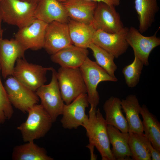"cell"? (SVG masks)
I'll list each match as a JSON object with an SVG mask.
<instances>
[{
    "instance_id": "cell-36",
    "label": "cell",
    "mask_w": 160,
    "mask_h": 160,
    "mask_svg": "<svg viewBox=\"0 0 160 160\" xmlns=\"http://www.w3.org/2000/svg\"><path fill=\"white\" fill-rule=\"evenodd\" d=\"M1 0H0V1H1Z\"/></svg>"
},
{
    "instance_id": "cell-11",
    "label": "cell",
    "mask_w": 160,
    "mask_h": 160,
    "mask_svg": "<svg viewBox=\"0 0 160 160\" xmlns=\"http://www.w3.org/2000/svg\"><path fill=\"white\" fill-rule=\"evenodd\" d=\"M156 32L153 35L144 36L139 30L133 27L129 28L126 39L129 46L132 48L134 55L147 66L149 64L148 58L151 52L160 45V39L156 36Z\"/></svg>"
},
{
    "instance_id": "cell-5",
    "label": "cell",
    "mask_w": 160,
    "mask_h": 160,
    "mask_svg": "<svg viewBox=\"0 0 160 160\" xmlns=\"http://www.w3.org/2000/svg\"><path fill=\"white\" fill-rule=\"evenodd\" d=\"M58 84L65 104L71 103L80 95L87 93V89L79 68L60 67L57 72Z\"/></svg>"
},
{
    "instance_id": "cell-18",
    "label": "cell",
    "mask_w": 160,
    "mask_h": 160,
    "mask_svg": "<svg viewBox=\"0 0 160 160\" xmlns=\"http://www.w3.org/2000/svg\"><path fill=\"white\" fill-rule=\"evenodd\" d=\"M87 49L71 45L51 55L53 62L60 67L68 68H79L88 57Z\"/></svg>"
},
{
    "instance_id": "cell-31",
    "label": "cell",
    "mask_w": 160,
    "mask_h": 160,
    "mask_svg": "<svg viewBox=\"0 0 160 160\" xmlns=\"http://www.w3.org/2000/svg\"><path fill=\"white\" fill-rule=\"evenodd\" d=\"M97 2H101L109 5L115 7L119 5L120 4V0H89Z\"/></svg>"
},
{
    "instance_id": "cell-16",
    "label": "cell",
    "mask_w": 160,
    "mask_h": 160,
    "mask_svg": "<svg viewBox=\"0 0 160 160\" xmlns=\"http://www.w3.org/2000/svg\"><path fill=\"white\" fill-rule=\"evenodd\" d=\"M35 13L36 19L47 24L54 21L68 23L70 19L62 3L57 0H40Z\"/></svg>"
},
{
    "instance_id": "cell-4",
    "label": "cell",
    "mask_w": 160,
    "mask_h": 160,
    "mask_svg": "<svg viewBox=\"0 0 160 160\" xmlns=\"http://www.w3.org/2000/svg\"><path fill=\"white\" fill-rule=\"evenodd\" d=\"M87 89L88 102L90 106L95 108L100 102L97 90L98 85L104 81L116 82L117 78L111 76L95 61L87 57L79 67Z\"/></svg>"
},
{
    "instance_id": "cell-20",
    "label": "cell",
    "mask_w": 160,
    "mask_h": 160,
    "mask_svg": "<svg viewBox=\"0 0 160 160\" xmlns=\"http://www.w3.org/2000/svg\"><path fill=\"white\" fill-rule=\"evenodd\" d=\"M122 109L126 115L129 132L143 133L142 121L140 117L141 106L136 95H128L121 100Z\"/></svg>"
},
{
    "instance_id": "cell-13",
    "label": "cell",
    "mask_w": 160,
    "mask_h": 160,
    "mask_svg": "<svg viewBox=\"0 0 160 160\" xmlns=\"http://www.w3.org/2000/svg\"><path fill=\"white\" fill-rule=\"evenodd\" d=\"M48 24L36 19L30 24L19 29L14 38L26 50L40 49L44 47Z\"/></svg>"
},
{
    "instance_id": "cell-21",
    "label": "cell",
    "mask_w": 160,
    "mask_h": 160,
    "mask_svg": "<svg viewBox=\"0 0 160 160\" xmlns=\"http://www.w3.org/2000/svg\"><path fill=\"white\" fill-rule=\"evenodd\" d=\"M68 24L73 44L79 47L88 48L93 43V36L96 31L92 25L80 22L70 18Z\"/></svg>"
},
{
    "instance_id": "cell-28",
    "label": "cell",
    "mask_w": 160,
    "mask_h": 160,
    "mask_svg": "<svg viewBox=\"0 0 160 160\" xmlns=\"http://www.w3.org/2000/svg\"><path fill=\"white\" fill-rule=\"evenodd\" d=\"M143 65L140 60L134 55V59L132 63L123 68L122 73L125 83L128 87L133 88L137 85Z\"/></svg>"
},
{
    "instance_id": "cell-8",
    "label": "cell",
    "mask_w": 160,
    "mask_h": 160,
    "mask_svg": "<svg viewBox=\"0 0 160 160\" xmlns=\"http://www.w3.org/2000/svg\"><path fill=\"white\" fill-rule=\"evenodd\" d=\"M4 87L12 105L26 113L30 108L38 104L39 98L35 92L31 90L13 76L7 77Z\"/></svg>"
},
{
    "instance_id": "cell-3",
    "label": "cell",
    "mask_w": 160,
    "mask_h": 160,
    "mask_svg": "<svg viewBox=\"0 0 160 160\" xmlns=\"http://www.w3.org/2000/svg\"><path fill=\"white\" fill-rule=\"evenodd\" d=\"M37 5L20 0H1L0 16L4 22L20 28L30 24L36 19Z\"/></svg>"
},
{
    "instance_id": "cell-34",
    "label": "cell",
    "mask_w": 160,
    "mask_h": 160,
    "mask_svg": "<svg viewBox=\"0 0 160 160\" xmlns=\"http://www.w3.org/2000/svg\"><path fill=\"white\" fill-rule=\"evenodd\" d=\"M2 20V19L0 16V38L2 37V35L3 32V30L1 28V21Z\"/></svg>"
},
{
    "instance_id": "cell-25",
    "label": "cell",
    "mask_w": 160,
    "mask_h": 160,
    "mask_svg": "<svg viewBox=\"0 0 160 160\" xmlns=\"http://www.w3.org/2000/svg\"><path fill=\"white\" fill-rule=\"evenodd\" d=\"M14 147L12 158L13 160H53L44 148L31 141Z\"/></svg>"
},
{
    "instance_id": "cell-24",
    "label": "cell",
    "mask_w": 160,
    "mask_h": 160,
    "mask_svg": "<svg viewBox=\"0 0 160 160\" xmlns=\"http://www.w3.org/2000/svg\"><path fill=\"white\" fill-rule=\"evenodd\" d=\"M144 134L153 146L160 151V123L156 116L151 113L145 105L141 107L140 113Z\"/></svg>"
},
{
    "instance_id": "cell-35",
    "label": "cell",
    "mask_w": 160,
    "mask_h": 160,
    "mask_svg": "<svg viewBox=\"0 0 160 160\" xmlns=\"http://www.w3.org/2000/svg\"><path fill=\"white\" fill-rule=\"evenodd\" d=\"M57 0L58 1H59L60 2H62L64 1H66L67 0Z\"/></svg>"
},
{
    "instance_id": "cell-26",
    "label": "cell",
    "mask_w": 160,
    "mask_h": 160,
    "mask_svg": "<svg viewBox=\"0 0 160 160\" xmlns=\"http://www.w3.org/2000/svg\"><path fill=\"white\" fill-rule=\"evenodd\" d=\"M128 143L134 160H151V156L148 148V138L144 134L129 132Z\"/></svg>"
},
{
    "instance_id": "cell-27",
    "label": "cell",
    "mask_w": 160,
    "mask_h": 160,
    "mask_svg": "<svg viewBox=\"0 0 160 160\" xmlns=\"http://www.w3.org/2000/svg\"><path fill=\"white\" fill-rule=\"evenodd\" d=\"M88 48L92 51L96 63L111 76L116 77L115 73L117 68L114 62V56L93 43Z\"/></svg>"
},
{
    "instance_id": "cell-12",
    "label": "cell",
    "mask_w": 160,
    "mask_h": 160,
    "mask_svg": "<svg viewBox=\"0 0 160 160\" xmlns=\"http://www.w3.org/2000/svg\"><path fill=\"white\" fill-rule=\"evenodd\" d=\"M92 24L96 30L111 33L118 32L124 27L115 7L101 2H97Z\"/></svg>"
},
{
    "instance_id": "cell-7",
    "label": "cell",
    "mask_w": 160,
    "mask_h": 160,
    "mask_svg": "<svg viewBox=\"0 0 160 160\" xmlns=\"http://www.w3.org/2000/svg\"><path fill=\"white\" fill-rule=\"evenodd\" d=\"M50 82L44 84L35 92L41 100V104L51 117L53 123L62 115L64 105L59 88L57 72L53 68Z\"/></svg>"
},
{
    "instance_id": "cell-10",
    "label": "cell",
    "mask_w": 160,
    "mask_h": 160,
    "mask_svg": "<svg viewBox=\"0 0 160 160\" xmlns=\"http://www.w3.org/2000/svg\"><path fill=\"white\" fill-rule=\"evenodd\" d=\"M128 29L124 27L114 33L96 30L93 36V43L117 58L126 52L129 46L126 39Z\"/></svg>"
},
{
    "instance_id": "cell-19",
    "label": "cell",
    "mask_w": 160,
    "mask_h": 160,
    "mask_svg": "<svg viewBox=\"0 0 160 160\" xmlns=\"http://www.w3.org/2000/svg\"><path fill=\"white\" fill-rule=\"evenodd\" d=\"M122 109L121 100L117 97L111 96L103 105L105 119L108 125L116 128L122 132H129L127 123Z\"/></svg>"
},
{
    "instance_id": "cell-1",
    "label": "cell",
    "mask_w": 160,
    "mask_h": 160,
    "mask_svg": "<svg viewBox=\"0 0 160 160\" xmlns=\"http://www.w3.org/2000/svg\"><path fill=\"white\" fill-rule=\"evenodd\" d=\"M108 126L100 109L91 106L88 120L82 126L86 130L89 144L96 148L102 160H116L110 148Z\"/></svg>"
},
{
    "instance_id": "cell-2",
    "label": "cell",
    "mask_w": 160,
    "mask_h": 160,
    "mask_svg": "<svg viewBox=\"0 0 160 160\" xmlns=\"http://www.w3.org/2000/svg\"><path fill=\"white\" fill-rule=\"evenodd\" d=\"M27 112L28 116L25 121L17 128L20 132L25 142L44 137L53 123L49 115L41 104L34 105Z\"/></svg>"
},
{
    "instance_id": "cell-32",
    "label": "cell",
    "mask_w": 160,
    "mask_h": 160,
    "mask_svg": "<svg viewBox=\"0 0 160 160\" xmlns=\"http://www.w3.org/2000/svg\"><path fill=\"white\" fill-rule=\"evenodd\" d=\"M86 147L89 150L90 154V159L91 160H95L97 159V156L94 152L95 147L89 144H88Z\"/></svg>"
},
{
    "instance_id": "cell-30",
    "label": "cell",
    "mask_w": 160,
    "mask_h": 160,
    "mask_svg": "<svg viewBox=\"0 0 160 160\" xmlns=\"http://www.w3.org/2000/svg\"><path fill=\"white\" fill-rule=\"evenodd\" d=\"M146 142L148 148L151 155V160H160V151L156 149L153 146L150 141L148 138Z\"/></svg>"
},
{
    "instance_id": "cell-15",
    "label": "cell",
    "mask_w": 160,
    "mask_h": 160,
    "mask_svg": "<svg viewBox=\"0 0 160 160\" xmlns=\"http://www.w3.org/2000/svg\"><path fill=\"white\" fill-rule=\"evenodd\" d=\"M72 44L68 23L54 21L48 24L43 48L49 54H54Z\"/></svg>"
},
{
    "instance_id": "cell-29",
    "label": "cell",
    "mask_w": 160,
    "mask_h": 160,
    "mask_svg": "<svg viewBox=\"0 0 160 160\" xmlns=\"http://www.w3.org/2000/svg\"><path fill=\"white\" fill-rule=\"evenodd\" d=\"M12 105L0 76V124H3L6 120L10 119L12 116L14 111Z\"/></svg>"
},
{
    "instance_id": "cell-33",
    "label": "cell",
    "mask_w": 160,
    "mask_h": 160,
    "mask_svg": "<svg viewBox=\"0 0 160 160\" xmlns=\"http://www.w3.org/2000/svg\"><path fill=\"white\" fill-rule=\"evenodd\" d=\"M22 1L31 3L37 4L40 0H20Z\"/></svg>"
},
{
    "instance_id": "cell-14",
    "label": "cell",
    "mask_w": 160,
    "mask_h": 160,
    "mask_svg": "<svg viewBox=\"0 0 160 160\" xmlns=\"http://www.w3.org/2000/svg\"><path fill=\"white\" fill-rule=\"evenodd\" d=\"M26 50L15 38L8 39L0 38V67L4 79L12 76L17 60L24 57Z\"/></svg>"
},
{
    "instance_id": "cell-23",
    "label": "cell",
    "mask_w": 160,
    "mask_h": 160,
    "mask_svg": "<svg viewBox=\"0 0 160 160\" xmlns=\"http://www.w3.org/2000/svg\"><path fill=\"white\" fill-rule=\"evenodd\" d=\"M135 7L139 19L138 30L141 33L151 27L159 10L157 0H135Z\"/></svg>"
},
{
    "instance_id": "cell-9",
    "label": "cell",
    "mask_w": 160,
    "mask_h": 160,
    "mask_svg": "<svg viewBox=\"0 0 160 160\" xmlns=\"http://www.w3.org/2000/svg\"><path fill=\"white\" fill-rule=\"evenodd\" d=\"M89 104L87 93L80 95L68 104H64L60 120L63 127L71 129L82 126L88 119L86 110Z\"/></svg>"
},
{
    "instance_id": "cell-22",
    "label": "cell",
    "mask_w": 160,
    "mask_h": 160,
    "mask_svg": "<svg viewBox=\"0 0 160 160\" xmlns=\"http://www.w3.org/2000/svg\"><path fill=\"white\" fill-rule=\"evenodd\" d=\"M108 132L110 143L112 146L111 150L116 160H130L132 154L128 143L129 132H122L116 128L110 125L108 126Z\"/></svg>"
},
{
    "instance_id": "cell-17",
    "label": "cell",
    "mask_w": 160,
    "mask_h": 160,
    "mask_svg": "<svg viewBox=\"0 0 160 160\" xmlns=\"http://www.w3.org/2000/svg\"><path fill=\"white\" fill-rule=\"evenodd\" d=\"M61 3L70 19L86 24H92L97 2L89 0H67Z\"/></svg>"
},
{
    "instance_id": "cell-6",
    "label": "cell",
    "mask_w": 160,
    "mask_h": 160,
    "mask_svg": "<svg viewBox=\"0 0 160 160\" xmlns=\"http://www.w3.org/2000/svg\"><path fill=\"white\" fill-rule=\"evenodd\" d=\"M52 68L29 63L24 57L20 58L16 61L12 76L27 87L36 92L47 82V73Z\"/></svg>"
}]
</instances>
